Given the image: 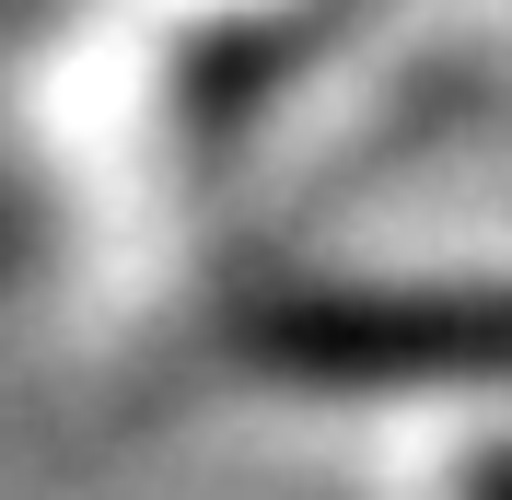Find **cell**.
Returning <instances> with one entry per match:
<instances>
[{
    "label": "cell",
    "mask_w": 512,
    "mask_h": 500,
    "mask_svg": "<svg viewBox=\"0 0 512 500\" xmlns=\"http://www.w3.org/2000/svg\"><path fill=\"white\" fill-rule=\"evenodd\" d=\"M454 500H512V442H501V454H478V466L454 477Z\"/></svg>",
    "instance_id": "obj_2"
},
{
    "label": "cell",
    "mask_w": 512,
    "mask_h": 500,
    "mask_svg": "<svg viewBox=\"0 0 512 500\" xmlns=\"http://www.w3.org/2000/svg\"><path fill=\"white\" fill-rule=\"evenodd\" d=\"M245 361L326 396L396 384H512V280H408V291H291L256 303Z\"/></svg>",
    "instance_id": "obj_1"
}]
</instances>
